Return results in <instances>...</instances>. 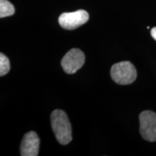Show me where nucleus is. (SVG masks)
I'll list each match as a JSON object with an SVG mask.
<instances>
[{
    "label": "nucleus",
    "instance_id": "8",
    "mask_svg": "<svg viewBox=\"0 0 156 156\" xmlns=\"http://www.w3.org/2000/svg\"><path fill=\"white\" fill-rule=\"evenodd\" d=\"M10 70V63L9 58L2 53L0 54V76L7 75Z\"/></svg>",
    "mask_w": 156,
    "mask_h": 156
},
{
    "label": "nucleus",
    "instance_id": "6",
    "mask_svg": "<svg viewBox=\"0 0 156 156\" xmlns=\"http://www.w3.org/2000/svg\"><path fill=\"white\" fill-rule=\"evenodd\" d=\"M40 147V139L35 132H29L23 136L20 145L22 156H37Z\"/></svg>",
    "mask_w": 156,
    "mask_h": 156
},
{
    "label": "nucleus",
    "instance_id": "7",
    "mask_svg": "<svg viewBox=\"0 0 156 156\" xmlns=\"http://www.w3.org/2000/svg\"><path fill=\"white\" fill-rule=\"evenodd\" d=\"M15 12V7L7 0H0V17L11 16L14 15Z\"/></svg>",
    "mask_w": 156,
    "mask_h": 156
},
{
    "label": "nucleus",
    "instance_id": "5",
    "mask_svg": "<svg viewBox=\"0 0 156 156\" xmlns=\"http://www.w3.org/2000/svg\"><path fill=\"white\" fill-rule=\"evenodd\" d=\"M85 60V54L81 50L73 48L62 58L61 64L66 73L74 74L83 67Z\"/></svg>",
    "mask_w": 156,
    "mask_h": 156
},
{
    "label": "nucleus",
    "instance_id": "2",
    "mask_svg": "<svg viewBox=\"0 0 156 156\" xmlns=\"http://www.w3.org/2000/svg\"><path fill=\"white\" fill-rule=\"evenodd\" d=\"M136 70L130 62L124 61L114 64L111 69L112 80L119 85H129L135 80Z\"/></svg>",
    "mask_w": 156,
    "mask_h": 156
},
{
    "label": "nucleus",
    "instance_id": "9",
    "mask_svg": "<svg viewBox=\"0 0 156 156\" xmlns=\"http://www.w3.org/2000/svg\"><path fill=\"white\" fill-rule=\"evenodd\" d=\"M151 34L152 37H153V38L156 41V27H155V28H153V29H152Z\"/></svg>",
    "mask_w": 156,
    "mask_h": 156
},
{
    "label": "nucleus",
    "instance_id": "4",
    "mask_svg": "<svg viewBox=\"0 0 156 156\" xmlns=\"http://www.w3.org/2000/svg\"><path fill=\"white\" fill-rule=\"evenodd\" d=\"M88 20L87 12L80 9L73 12L62 13L58 17V23L66 30H75L86 23Z\"/></svg>",
    "mask_w": 156,
    "mask_h": 156
},
{
    "label": "nucleus",
    "instance_id": "1",
    "mask_svg": "<svg viewBox=\"0 0 156 156\" xmlns=\"http://www.w3.org/2000/svg\"><path fill=\"white\" fill-rule=\"evenodd\" d=\"M51 124L56 140L61 145H67L72 141V126L65 112L59 109L54 110L51 114Z\"/></svg>",
    "mask_w": 156,
    "mask_h": 156
},
{
    "label": "nucleus",
    "instance_id": "3",
    "mask_svg": "<svg viewBox=\"0 0 156 156\" xmlns=\"http://www.w3.org/2000/svg\"><path fill=\"white\" fill-rule=\"evenodd\" d=\"M140 132L143 139L149 142L156 141V114L145 111L140 114Z\"/></svg>",
    "mask_w": 156,
    "mask_h": 156
}]
</instances>
